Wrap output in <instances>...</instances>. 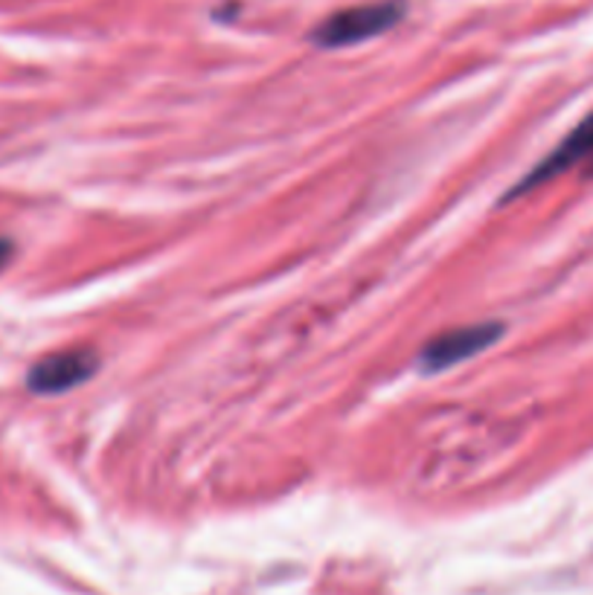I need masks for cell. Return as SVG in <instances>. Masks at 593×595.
<instances>
[{"mask_svg":"<svg viewBox=\"0 0 593 595\" xmlns=\"http://www.w3.org/2000/svg\"><path fill=\"white\" fill-rule=\"evenodd\" d=\"M404 15L401 0H382V3H364V7L340 9L329 15L312 33V41L320 47H352L366 38L387 33Z\"/></svg>","mask_w":593,"mask_h":595,"instance_id":"cell-1","label":"cell"},{"mask_svg":"<svg viewBox=\"0 0 593 595\" xmlns=\"http://www.w3.org/2000/svg\"><path fill=\"white\" fill-rule=\"evenodd\" d=\"M504 337V323H477V326L451 328L445 335L427 340L422 354H419V366L425 372L451 369L453 363H462L474 357V354L486 352L488 345L497 343Z\"/></svg>","mask_w":593,"mask_h":595,"instance_id":"cell-2","label":"cell"},{"mask_svg":"<svg viewBox=\"0 0 593 595\" xmlns=\"http://www.w3.org/2000/svg\"><path fill=\"white\" fill-rule=\"evenodd\" d=\"M576 166H584L588 174H593V113H588L527 178H521V183L515 186L509 198L523 195L527 190H535L541 183L553 181L556 174L567 172V169H576Z\"/></svg>","mask_w":593,"mask_h":595,"instance_id":"cell-3","label":"cell"},{"mask_svg":"<svg viewBox=\"0 0 593 595\" xmlns=\"http://www.w3.org/2000/svg\"><path fill=\"white\" fill-rule=\"evenodd\" d=\"M99 357L90 349H68V352H56L50 357H44L29 369V389L38 396H59L68 389L85 384L87 378H94Z\"/></svg>","mask_w":593,"mask_h":595,"instance_id":"cell-4","label":"cell"},{"mask_svg":"<svg viewBox=\"0 0 593 595\" xmlns=\"http://www.w3.org/2000/svg\"><path fill=\"white\" fill-rule=\"evenodd\" d=\"M9 256H12V244L3 242V239H0V268H3V265H7Z\"/></svg>","mask_w":593,"mask_h":595,"instance_id":"cell-5","label":"cell"}]
</instances>
